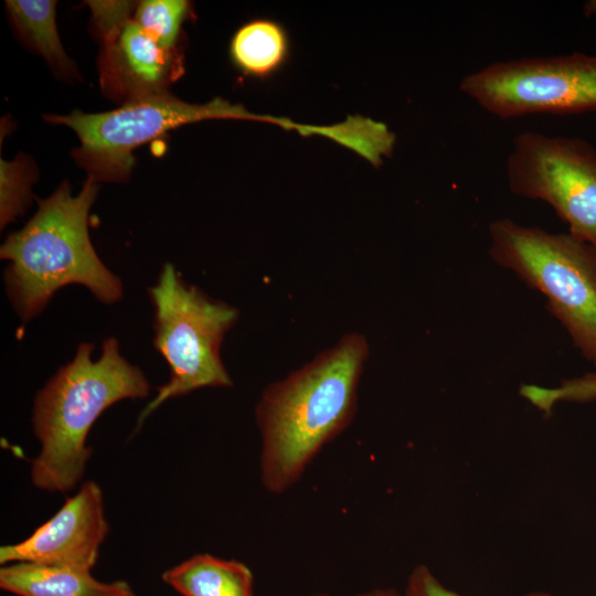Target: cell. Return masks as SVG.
Instances as JSON below:
<instances>
[{
  "mask_svg": "<svg viewBox=\"0 0 596 596\" xmlns=\"http://www.w3.org/2000/svg\"><path fill=\"white\" fill-rule=\"evenodd\" d=\"M369 355L365 337H342L285 379L268 385L255 408L259 478L270 494L296 485L319 451L351 423Z\"/></svg>",
  "mask_w": 596,
  "mask_h": 596,
  "instance_id": "1",
  "label": "cell"
},
{
  "mask_svg": "<svg viewBox=\"0 0 596 596\" xmlns=\"http://www.w3.org/2000/svg\"><path fill=\"white\" fill-rule=\"evenodd\" d=\"M93 350L94 344L82 342L34 397L31 422L40 453L30 473L41 490L71 491L92 455L86 439L96 419L119 401L149 394L148 379L121 355L117 339L103 342L97 360L92 359Z\"/></svg>",
  "mask_w": 596,
  "mask_h": 596,
  "instance_id": "2",
  "label": "cell"
},
{
  "mask_svg": "<svg viewBox=\"0 0 596 596\" xmlns=\"http://www.w3.org/2000/svg\"><path fill=\"white\" fill-rule=\"evenodd\" d=\"M96 194L92 177L75 196L64 182L39 201L32 219L1 245L0 257L8 262L6 291L21 320L39 316L66 285H82L104 304L121 299L120 278L100 260L88 234V213Z\"/></svg>",
  "mask_w": 596,
  "mask_h": 596,
  "instance_id": "3",
  "label": "cell"
},
{
  "mask_svg": "<svg viewBox=\"0 0 596 596\" xmlns=\"http://www.w3.org/2000/svg\"><path fill=\"white\" fill-rule=\"evenodd\" d=\"M489 235L493 262L545 297L575 348L596 365V248L510 219L492 222Z\"/></svg>",
  "mask_w": 596,
  "mask_h": 596,
  "instance_id": "4",
  "label": "cell"
},
{
  "mask_svg": "<svg viewBox=\"0 0 596 596\" xmlns=\"http://www.w3.org/2000/svg\"><path fill=\"white\" fill-rule=\"evenodd\" d=\"M148 292L153 307V347L167 361L170 377L140 413L136 430L170 398L202 387L233 385L220 348L237 321L238 310L188 285L171 264L163 266Z\"/></svg>",
  "mask_w": 596,
  "mask_h": 596,
  "instance_id": "5",
  "label": "cell"
},
{
  "mask_svg": "<svg viewBox=\"0 0 596 596\" xmlns=\"http://www.w3.org/2000/svg\"><path fill=\"white\" fill-rule=\"evenodd\" d=\"M276 118L251 114L241 105L216 98L206 104H190L168 92L124 103L117 109L85 114L74 110L66 116H47V120L72 128L81 141L75 160L96 182H120L128 179L135 162L132 152L170 129L205 119Z\"/></svg>",
  "mask_w": 596,
  "mask_h": 596,
  "instance_id": "6",
  "label": "cell"
},
{
  "mask_svg": "<svg viewBox=\"0 0 596 596\" xmlns=\"http://www.w3.org/2000/svg\"><path fill=\"white\" fill-rule=\"evenodd\" d=\"M459 89L500 119L596 111V56L499 61L464 76Z\"/></svg>",
  "mask_w": 596,
  "mask_h": 596,
  "instance_id": "7",
  "label": "cell"
},
{
  "mask_svg": "<svg viewBox=\"0 0 596 596\" xmlns=\"http://www.w3.org/2000/svg\"><path fill=\"white\" fill-rule=\"evenodd\" d=\"M512 193L546 202L568 233L596 248V150L586 140L524 131L507 158Z\"/></svg>",
  "mask_w": 596,
  "mask_h": 596,
  "instance_id": "8",
  "label": "cell"
},
{
  "mask_svg": "<svg viewBox=\"0 0 596 596\" xmlns=\"http://www.w3.org/2000/svg\"><path fill=\"white\" fill-rule=\"evenodd\" d=\"M108 531L103 491L95 481H86L30 536L2 545L0 564L28 562L91 571Z\"/></svg>",
  "mask_w": 596,
  "mask_h": 596,
  "instance_id": "9",
  "label": "cell"
},
{
  "mask_svg": "<svg viewBox=\"0 0 596 596\" xmlns=\"http://www.w3.org/2000/svg\"><path fill=\"white\" fill-rule=\"evenodd\" d=\"M99 78L103 92L130 102L166 93L183 72L182 56L152 40L134 20L99 32Z\"/></svg>",
  "mask_w": 596,
  "mask_h": 596,
  "instance_id": "10",
  "label": "cell"
},
{
  "mask_svg": "<svg viewBox=\"0 0 596 596\" xmlns=\"http://www.w3.org/2000/svg\"><path fill=\"white\" fill-rule=\"evenodd\" d=\"M0 587L18 596H136L126 581L102 582L91 571L28 562L2 565Z\"/></svg>",
  "mask_w": 596,
  "mask_h": 596,
  "instance_id": "11",
  "label": "cell"
},
{
  "mask_svg": "<svg viewBox=\"0 0 596 596\" xmlns=\"http://www.w3.org/2000/svg\"><path fill=\"white\" fill-rule=\"evenodd\" d=\"M162 579L182 596H254V574L245 563L209 553L164 571Z\"/></svg>",
  "mask_w": 596,
  "mask_h": 596,
  "instance_id": "12",
  "label": "cell"
},
{
  "mask_svg": "<svg viewBox=\"0 0 596 596\" xmlns=\"http://www.w3.org/2000/svg\"><path fill=\"white\" fill-rule=\"evenodd\" d=\"M291 42L286 28L270 18L252 19L241 25L230 43L233 65L245 76L267 79L288 63Z\"/></svg>",
  "mask_w": 596,
  "mask_h": 596,
  "instance_id": "13",
  "label": "cell"
},
{
  "mask_svg": "<svg viewBox=\"0 0 596 596\" xmlns=\"http://www.w3.org/2000/svg\"><path fill=\"white\" fill-rule=\"evenodd\" d=\"M6 7L14 26L29 45L57 72L74 75L65 54L55 22L56 2L52 0H8Z\"/></svg>",
  "mask_w": 596,
  "mask_h": 596,
  "instance_id": "14",
  "label": "cell"
},
{
  "mask_svg": "<svg viewBox=\"0 0 596 596\" xmlns=\"http://www.w3.org/2000/svg\"><path fill=\"white\" fill-rule=\"evenodd\" d=\"M294 129L302 135L318 134L333 139L374 166H380L384 157L391 156L395 145V135L386 125L363 117H350L344 123L327 127L295 124Z\"/></svg>",
  "mask_w": 596,
  "mask_h": 596,
  "instance_id": "15",
  "label": "cell"
},
{
  "mask_svg": "<svg viewBox=\"0 0 596 596\" xmlns=\"http://www.w3.org/2000/svg\"><path fill=\"white\" fill-rule=\"evenodd\" d=\"M189 7L183 0H143L139 2L134 20L161 46L174 49Z\"/></svg>",
  "mask_w": 596,
  "mask_h": 596,
  "instance_id": "16",
  "label": "cell"
},
{
  "mask_svg": "<svg viewBox=\"0 0 596 596\" xmlns=\"http://www.w3.org/2000/svg\"><path fill=\"white\" fill-rule=\"evenodd\" d=\"M1 227L21 215L30 200L31 173L23 161L7 162L1 160Z\"/></svg>",
  "mask_w": 596,
  "mask_h": 596,
  "instance_id": "17",
  "label": "cell"
},
{
  "mask_svg": "<svg viewBox=\"0 0 596 596\" xmlns=\"http://www.w3.org/2000/svg\"><path fill=\"white\" fill-rule=\"evenodd\" d=\"M402 596H461L448 588L425 564H419L409 573Z\"/></svg>",
  "mask_w": 596,
  "mask_h": 596,
  "instance_id": "18",
  "label": "cell"
},
{
  "mask_svg": "<svg viewBox=\"0 0 596 596\" xmlns=\"http://www.w3.org/2000/svg\"><path fill=\"white\" fill-rule=\"evenodd\" d=\"M551 396L555 403H586L596 400V372L568 379L552 387Z\"/></svg>",
  "mask_w": 596,
  "mask_h": 596,
  "instance_id": "19",
  "label": "cell"
},
{
  "mask_svg": "<svg viewBox=\"0 0 596 596\" xmlns=\"http://www.w3.org/2000/svg\"><path fill=\"white\" fill-rule=\"evenodd\" d=\"M311 596H331L329 594L318 593L313 594ZM354 596H402V593L397 592L393 588H374L371 590H365L362 593H359Z\"/></svg>",
  "mask_w": 596,
  "mask_h": 596,
  "instance_id": "20",
  "label": "cell"
},
{
  "mask_svg": "<svg viewBox=\"0 0 596 596\" xmlns=\"http://www.w3.org/2000/svg\"><path fill=\"white\" fill-rule=\"evenodd\" d=\"M585 15H592L596 13V0L589 1L584 6Z\"/></svg>",
  "mask_w": 596,
  "mask_h": 596,
  "instance_id": "21",
  "label": "cell"
},
{
  "mask_svg": "<svg viewBox=\"0 0 596 596\" xmlns=\"http://www.w3.org/2000/svg\"><path fill=\"white\" fill-rule=\"evenodd\" d=\"M524 596H555L549 592H543V590H533V592H529L526 593Z\"/></svg>",
  "mask_w": 596,
  "mask_h": 596,
  "instance_id": "22",
  "label": "cell"
}]
</instances>
